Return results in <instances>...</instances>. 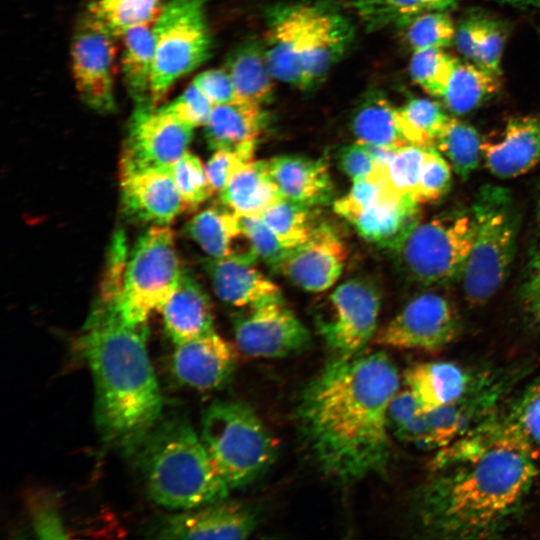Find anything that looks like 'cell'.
I'll use <instances>...</instances> for the list:
<instances>
[{
	"instance_id": "cell-1",
	"label": "cell",
	"mask_w": 540,
	"mask_h": 540,
	"mask_svg": "<svg viewBox=\"0 0 540 540\" xmlns=\"http://www.w3.org/2000/svg\"><path fill=\"white\" fill-rule=\"evenodd\" d=\"M399 384L395 365L382 351L332 358L308 383L297 418L304 442L327 477L350 485L386 470L388 409Z\"/></svg>"
},
{
	"instance_id": "cell-2",
	"label": "cell",
	"mask_w": 540,
	"mask_h": 540,
	"mask_svg": "<svg viewBox=\"0 0 540 540\" xmlns=\"http://www.w3.org/2000/svg\"><path fill=\"white\" fill-rule=\"evenodd\" d=\"M417 497V515L432 537L498 536L520 514L538 476L535 460L492 447L432 469Z\"/></svg>"
},
{
	"instance_id": "cell-3",
	"label": "cell",
	"mask_w": 540,
	"mask_h": 540,
	"mask_svg": "<svg viewBox=\"0 0 540 540\" xmlns=\"http://www.w3.org/2000/svg\"><path fill=\"white\" fill-rule=\"evenodd\" d=\"M146 335L145 324H129L114 305L98 301L80 338L95 385L97 429L106 444L128 454L162 413Z\"/></svg>"
},
{
	"instance_id": "cell-4",
	"label": "cell",
	"mask_w": 540,
	"mask_h": 540,
	"mask_svg": "<svg viewBox=\"0 0 540 540\" xmlns=\"http://www.w3.org/2000/svg\"><path fill=\"white\" fill-rule=\"evenodd\" d=\"M133 454L150 497L161 506L187 510L228 496L230 488L182 417L160 418Z\"/></svg>"
},
{
	"instance_id": "cell-5",
	"label": "cell",
	"mask_w": 540,
	"mask_h": 540,
	"mask_svg": "<svg viewBox=\"0 0 540 540\" xmlns=\"http://www.w3.org/2000/svg\"><path fill=\"white\" fill-rule=\"evenodd\" d=\"M201 440L230 489L263 475L276 457V444L254 410L240 401H214L203 412Z\"/></svg>"
},
{
	"instance_id": "cell-6",
	"label": "cell",
	"mask_w": 540,
	"mask_h": 540,
	"mask_svg": "<svg viewBox=\"0 0 540 540\" xmlns=\"http://www.w3.org/2000/svg\"><path fill=\"white\" fill-rule=\"evenodd\" d=\"M471 213L475 234L461 278L467 301L480 305L499 290L509 274L519 218L509 190L493 184L479 189Z\"/></svg>"
},
{
	"instance_id": "cell-7",
	"label": "cell",
	"mask_w": 540,
	"mask_h": 540,
	"mask_svg": "<svg viewBox=\"0 0 540 540\" xmlns=\"http://www.w3.org/2000/svg\"><path fill=\"white\" fill-rule=\"evenodd\" d=\"M205 0H170L153 23L155 53L149 105L155 107L184 75L209 56Z\"/></svg>"
},
{
	"instance_id": "cell-8",
	"label": "cell",
	"mask_w": 540,
	"mask_h": 540,
	"mask_svg": "<svg viewBox=\"0 0 540 540\" xmlns=\"http://www.w3.org/2000/svg\"><path fill=\"white\" fill-rule=\"evenodd\" d=\"M182 275L173 231L166 225L152 226L127 259L115 305L122 319L133 325L145 324L171 297Z\"/></svg>"
},
{
	"instance_id": "cell-9",
	"label": "cell",
	"mask_w": 540,
	"mask_h": 540,
	"mask_svg": "<svg viewBox=\"0 0 540 540\" xmlns=\"http://www.w3.org/2000/svg\"><path fill=\"white\" fill-rule=\"evenodd\" d=\"M474 234L471 211L453 210L420 221L393 252L417 282L447 283L461 277Z\"/></svg>"
},
{
	"instance_id": "cell-10",
	"label": "cell",
	"mask_w": 540,
	"mask_h": 540,
	"mask_svg": "<svg viewBox=\"0 0 540 540\" xmlns=\"http://www.w3.org/2000/svg\"><path fill=\"white\" fill-rule=\"evenodd\" d=\"M501 447L540 457V379L504 402L460 439L438 450L434 461L442 464L479 450Z\"/></svg>"
},
{
	"instance_id": "cell-11",
	"label": "cell",
	"mask_w": 540,
	"mask_h": 540,
	"mask_svg": "<svg viewBox=\"0 0 540 540\" xmlns=\"http://www.w3.org/2000/svg\"><path fill=\"white\" fill-rule=\"evenodd\" d=\"M380 306L376 286L362 278L342 283L329 295L316 326L333 358L350 359L363 353L375 333Z\"/></svg>"
},
{
	"instance_id": "cell-12",
	"label": "cell",
	"mask_w": 540,
	"mask_h": 540,
	"mask_svg": "<svg viewBox=\"0 0 540 540\" xmlns=\"http://www.w3.org/2000/svg\"><path fill=\"white\" fill-rule=\"evenodd\" d=\"M116 36L89 11L80 19L71 45V68L80 99L99 113L115 108Z\"/></svg>"
},
{
	"instance_id": "cell-13",
	"label": "cell",
	"mask_w": 540,
	"mask_h": 540,
	"mask_svg": "<svg viewBox=\"0 0 540 540\" xmlns=\"http://www.w3.org/2000/svg\"><path fill=\"white\" fill-rule=\"evenodd\" d=\"M461 330L459 315L444 296L428 292L411 299L378 333L381 346L439 352Z\"/></svg>"
},
{
	"instance_id": "cell-14",
	"label": "cell",
	"mask_w": 540,
	"mask_h": 540,
	"mask_svg": "<svg viewBox=\"0 0 540 540\" xmlns=\"http://www.w3.org/2000/svg\"><path fill=\"white\" fill-rule=\"evenodd\" d=\"M194 127L148 103L137 105L120 158V173L170 168L188 149Z\"/></svg>"
},
{
	"instance_id": "cell-15",
	"label": "cell",
	"mask_w": 540,
	"mask_h": 540,
	"mask_svg": "<svg viewBox=\"0 0 540 540\" xmlns=\"http://www.w3.org/2000/svg\"><path fill=\"white\" fill-rule=\"evenodd\" d=\"M519 375V371L478 372L463 395L424 413L433 450L447 447L492 414L504 402Z\"/></svg>"
},
{
	"instance_id": "cell-16",
	"label": "cell",
	"mask_w": 540,
	"mask_h": 540,
	"mask_svg": "<svg viewBox=\"0 0 540 540\" xmlns=\"http://www.w3.org/2000/svg\"><path fill=\"white\" fill-rule=\"evenodd\" d=\"M237 348L246 356L279 358L309 346L305 325L281 298L248 307L233 318Z\"/></svg>"
},
{
	"instance_id": "cell-17",
	"label": "cell",
	"mask_w": 540,
	"mask_h": 540,
	"mask_svg": "<svg viewBox=\"0 0 540 540\" xmlns=\"http://www.w3.org/2000/svg\"><path fill=\"white\" fill-rule=\"evenodd\" d=\"M347 255L336 230L319 224L306 242L290 249L273 268L305 291L322 292L339 279Z\"/></svg>"
},
{
	"instance_id": "cell-18",
	"label": "cell",
	"mask_w": 540,
	"mask_h": 540,
	"mask_svg": "<svg viewBox=\"0 0 540 540\" xmlns=\"http://www.w3.org/2000/svg\"><path fill=\"white\" fill-rule=\"evenodd\" d=\"M256 526L252 508L223 499L169 515L155 532L161 539H245Z\"/></svg>"
},
{
	"instance_id": "cell-19",
	"label": "cell",
	"mask_w": 540,
	"mask_h": 540,
	"mask_svg": "<svg viewBox=\"0 0 540 540\" xmlns=\"http://www.w3.org/2000/svg\"><path fill=\"white\" fill-rule=\"evenodd\" d=\"M315 4L295 3L273 8L267 21L264 51L275 80L300 88L301 57Z\"/></svg>"
},
{
	"instance_id": "cell-20",
	"label": "cell",
	"mask_w": 540,
	"mask_h": 540,
	"mask_svg": "<svg viewBox=\"0 0 540 540\" xmlns=\"http://www.w3.org/2000/svg\"><path fill=\"white\" fill-rule=\"evenodd\" d=\"M175 345L171 367L181 384L209 391L223 387L231 379L236 353L215 331Z\"/></svg>"
},
{
	"instance_id": "cell-21",
	"label": "cell",
	"mask_w": 540,
	"mask_h": 540,
	"mask_svg": "<svg viewBox=\"0 0 540 540\" xmlns=\"http://www.w3.org/2000/svg\"><path fill=\"white\" fill-rule=\"evenodd\" d=\"M126 212L143 222L167 225L186 211L170 168H148L120 173Z\"/></svg>"
},
{
	"instance_id": "cell-22",
	"label": "cell",
	"mask_w": 540,
	"mask_h": 540,
	"mask_svg": "<svg viewBox=\"0 0 540 540\" xmlns=\"http://www.w3.org/2000/svg\"><path fill=\"white\" fill-rule=\"evenodd\" d=\"M482 156L499 178L528 172L540 163V113L511 117L497 138L483 142Z\"/></svg>"
},
{
	"instance_id": "cell-23",
	"label": "cell",
	"mask_w": 540,
	"mask_h": 540,
	"mask_svg": "<svg viewBox=\"0 0 540 540\" xmlns=\"http://www.w3.org/2000/svg\"><path fill=\"white\" fill-rule=\"evenodd\" d=\"M352 39V26L343 14L315 4L301 57V85L318 83L343 56Z\"/></svg>"
},
{
	"instance_id": "cell-24",
	"label": "cell",
	"mask_w": 540,
	"mask_h": 540,
	"mask_svg": "<svg viewBox=\"0 0 540 540\" xmlns=\"http://www.w3.org/2000/svg\"><path fill=\"white\" fill-rule=\"evenodd\" d=\"M256 259L246 256L212 258L206 269L217 296L238 307H251L281 298V289L255 267Z\"/></svg>"
},
{
	"instance_id": "cell-25",
	"label": "cell",
	"mask_w": 540,
	"mask_h": 540,
	"mask_svg": "<svg viewBox=\"0 0 540 540\" xmlns=\"http://www.w3.org/2000/svg\"><path fill=\"white\" fill-rule=\"evenodd\" d=\"M266 163L284 199L312 208L331 200L333 183L324 160L284 155L271 158Z\"/></svg>"
},
{
	"instance_id": "cell-26",
	"label": "cell",
	"mask_w": 540,
	"mask_h": 540,
	"mask_svg": "<svg viewBox=\"0 0 540 540\" xmlns=\"http://www.w3.org/2000/svg\"><path fill=\"white\" fill-rule=\"evenodd\" d=\"M265 119L262 106L251 102L234 100L214 106L205 124L207 142L214 150L229 149L254 158Z\"/></svg>"
},
{
	"instance_id": "cell-27",
	"label": "cell",
	"mask_w": 540,
	"mask_h": 540,
	"mask_svg": "<svg viewBox=\"0 0 540 540\" xmlns=\"http://www.w3.org/2000/svg\"><path fill=\"white\" fill-rule=\"evenodd\" d=\"M419 206L412 196L392 192L361 211L350 223L366 241L395 251L420 222Z\"/></svg>"
},
{
	"instance_id": "cell-28",
	"label": "cell",
	"mask_w": 540,
	"mask_h": 540,
	"mask_svg": "<svg viewBox=\"0 0 540 540\" xmlns=\"http://www.w3.org/2000/svg\"><path fill=\"white\" fill-rule=\"evenodd\" d=\"M477 373L453 362L430 361L407 369L404 382L420 411L428 413L463 395L474 382Z\"/></svg>"
},
{
	"instance_id": "cell-29",
	"label": "cell",
	"mask_w": 540,
	"mask_h": 540,
	"mask_svg": "<svg viewBox=\"0 0 540 540\" xmlns=\"http://www.w3.org/2000/svg\"><path fill=\"white\" fill-rule=\"evenodd\" d=\"M164 328L175 343H182L213 329L210 299L200 284L184 274L174 293L160 309Z\"/></svg>"
},
{
	"instance_id": "cell-30",
	"label": "cell",
	"mask_w": 540,
	"mask_h": 540,
	"mask_svg": "<svg viewBox=\"0 0 540 540\" xmlns=\"http://www.w3.org/2000/svg\"><path fill=\"white\" fill-rule=\"evenodd\" d=\"M187 229L212 258L246 256L258 260L242 229L240 216L226 206L202 210L191 219Z\"/></svg>"
},
{
	"instance_id": "cell-31",
	"label": "cell",
	"mask_w": 540,
	"mask_h": 540,
	"mask_svg": "<svg viewBox=\"0 0 540 540\" xmlns=\"http://www.w3.org/2000/svg\"><path fill=\"white\" fill-rule=\"evenodd\" d=\"M223 206L239 216H260L283 199L266 161L252 160L241 165L220 192Z\"/></svg>"
},
{
	"instance_id": "cell-32",
	"label": "cell",
	"mask_w": 540,
	"mask_h": 540,
	"mask_svg": "<svg viewBox=\"0 0 540 540\" xmlns=\"http://www.w3.org/2000/svg\"><path fill=\"white\" fill-rule=\"evenodd\" d=\"M226 70L232 79L236 100L261 106L270 100L274 78L264 46L254 41L240 45L230 56Z\"/></svg>"
},
{
	"instance_id": "cell-33",
	"label": "cell",
	"mask_w": 540,
	"mask_h": 540,
	"mask_svg": "<svg viewBox=\"0 0 540 540\" xmlns=\"http://www.w3.org/2000/svg\"><path fill=\"white\" fill-rule=\"evenodd\" d=\"M121 37V72L125 86L138 105L149 104L155 53L153 23L131 28Z\"/></svg>"
},
{
	"instance_id": "cell-34",
	"label": "cell",
	"mask_w": 540,
	"mask_h": 540,
	"mask_svg": "<svg viewBox=\"0 0 540 540\" xmlns=\"http://www.w3.org/2000/svg\"><path fill=\"white\" fill-rule=\"evenodd\" d=\"M352 130L357 142L397 149L408 145L398 118V108L379 94L369 96L354 115Z\"/></svg>"
},
{
	"instance_id": "cell-35",
	"label": "cell",
	"mask_w": 540,
	"mask_h": 540,
	"mask_svg": "<svg viewBox=\"0 0 540 540\" xmlns=\"http://www.w3.org/2000/svg\"><path fill=\"white\" fill-rule=\"evenodd\" d=\"M500 75L477 64L457 61L442 95L446 108L462 115L473 111L500 88Z\"/></svg>"
},
{
	"instance_id": "cell-36",
	"label": "cell",
	"mask_w": 540,
	"mask_h": 540,
	"mask_svg": "<svg viewBox=\"0 0 540 540\" xmlns=\"http://www.w3.org/2000/svg\"><path fill=\"white\" fill-rule=\"evenodd\" d=\"M482 144L473 126L450 117L432 146L445 157L460 178L466 179L479 165Z\"/></svg>"
},
{
	"instance_id": "cell-37",
	"label": "cell",
	"mask_w": 540,
	"mask_h": 540,
	"mask_svg": "<svg viewBox=\"0 0 540 540\" xmlns=\"http://www.w3.org/2000/svg\"><path fill=\"white\" fill-rule=\"evenodd\" d=\"M368 28L395 24L403 27L413 17L431 10H443L455 0H351Z\"/></svg>"
},
{
	"instance_id": "cell-38",
	"label": "cell",
	"mask_w": 540,
	"mask_h": 540,
	"mask_svg": "<svg viewBox=\"0 0 540 540\" xmlns=\"http://www.w3.org/2000/svg\"><path fill=\"white\" fill-rule=\"evenodd\" d=\"M161 2L162 0H94L88 11L117 37L131 28L154 23L163 7Z\"/></svg>"
},
{
	"instance_id": "cell-39",
	"label": "cell",
	"mask_w": 540,
	"mask_h": 540,
	"mask_svg": "<svg viewBox=\"0 0 540 540\" xmlns=\"http://www.w3.org/2000/svg\"><path fill=\"white\" fill-rule=\"evenodd\" d=\"M260 217L289 249L306 242L319 224L312 207L281 199L266 209Z\"/></svg>"
},
{
	"instance_id": "cell-40",
	"label": "cell",
	"mask_w": 540,
	"mask_h": 540,
	"mask_svg": "<svg viewBox=\"0 0 540 540\" xmlns=\"http://www.w3.org/2000/svg\"><path fill=\"white\" fill-rule=\"evenodd\" d=\"M398 118L409 144L429 147L450 117L439 103L425 98H413L398 108Z\"/></svg>"
},
{
	"instance_id": "cell-41",
	"label": "cell",
	"mask_w": 540,
	"mask_h": 540,
	"mask_svg": "<svg viewBox=\"0 0 540 540\" xmlns=\"http://www.w3.org/2000/svg\"><path fill=\"white\" fill-rule=\"evenodd\" d=\"M388 426L390 432L402 442L433 450L424 413L407 388L398 391L392 399L388 409Z\"/></svg>"
},
{
	"instance_id": "cell-42",
	"label": "cell",
	"mask_w": 540,
	"mask_h": 540,
	"mask_svg": "<svg viewBox=\"0 0 540 540\" xmlns=\"http://www.w3.org/2000/svg\"><path fill=\"white\" fill-rule=\"evenodd\" d=\"M457 61L440 48L416 50L411 57L409 72L424 91L441 98Z\"/></svg>"
},
{
	"instance_id": "cell-43",
	"label": "cell",
	"mask_w": 540,
	"mask_h": 540,
	"mask_svg": "<svg viewBox=\"0 0 540 540\" xmlns=\"http://www.w3.org/2000/svg\"><path fill=\"white\" fill-rule=\"evenodd\" d=\"M403 27L406 40L414 51L447 47L452 43L456 32L451 17L442 10L423 12Z\"/></svg>"
},
{
	"instance_id": "cell-44",
	"label": "cell",
	"mask_w": 540,
	"mask_h": 540,
	"mask_svg": "<svg viewBox=\"0 0 540 540\" xmlns=\"http://www.w3.org/2000/svg\"><path fill=\"white\" fill-rule=\"evenodd\" d=\"M170 172L186 210L196 209L215 192L202 161L188 151L170 167Z\"/></svg>"
},
{
	"instance_id": "cell-45",
	"label": "cell",
	"mask_w": 540,
	"mask_h": 540,
	"mask_svg": "<svg viewBox=\"0 0 540 540\" xmlns=\"http://www.w3.org/2000/svg\"><path fill=\"white\" fill-rule=\"evenodd\" d=\"M426 150L427 147L414 144L396 149L384 171L385 180L395 193L414 198Z\"/></svg>"
},
{
	"instance_id": "cell-46",
	"label": "cell",
	"mask_w": 540,
	"mask_h": 540,
	"mask_svg": "<svg viewBox=\"0 0 540 540\" xmlns=\"http://www.w3.org/2000/svg\"><path fill=\"white\" fill-rule=\"evenodd\" d=\"M452 167L433 146L427 147L414 198L419 204L436 202L445 196L452 185Z\"/></svg>"
},
{
	"instance_id": "cell-47",
	"label": "cell",
	"mask_w": 540,
	"mask_h": 540,
	"mask_svg": "<svg viewBox=\"0 0 540 540\" xmlns=\"http://www.w3.org/2000/svg\"><path fill=\"white\" fill-rule=\"evenodd\" d=\"M394 192L387 184L384 172L353 181L349 192L334 202V211L351 221L361 211ZM395 193V192H394Z\"/></svg>"
},
{
	"instance_id": "cell-48",
	"label": "cell",
	"mask_w": 540,
	"mask_h": 540,
	"mask_svg": "<svg viewBox=\"0 0 540 540\" xmlns=\"http://www.w3.org/2000/svg\"><path fill=\"white\" fill-rule=\"evenodd\" d=\"M240 220L258 260L274 267L289 252L290 249L283 245L260 216H240Z\"/></svg>"
},
{
	"instance_id": "cell-49",
	"label": "cell",
	"mask_w": 540,
	"mask_h": 540,
	"mask_svg": "<svg viewBox=\"0 0 540 540\" xmlns=\"http://www.w3.org/2000/svg\"><path fill=\"white\" fill-rule=\"evenodd\" d=\"M213 107L210 100L192 83L176 99L160 108L195 128L205 126Z\"/></svg>"
},
{
	"instance_id": "cell-50",
	"label": "cell",
	"mask_w": 540,
	"mask_h": 540,
	"mask_svg": "<svg viewBox=\"0 0 540 540\" xmlns=\"http://www.w3.org/2000/svg\"><path fill=\"white\" fill-rule=\"evenodd\" d=\"M505 39L506 33L502 24L485 17L477 43L475 64L500 75Z\"/></svg>"
},
{
	"instance_id": "cell-51",
	"label": "cell",
	"mask_w": 540,
	"mask_h": 540,
	"mask_svg": "<svg viewBox=\"0 0 540 540\" xmlns=\"http://www.w3.org/2000/svg\"><path fill=\"white\" fill-rule=\"evenodd\" d=\"M32 526L38 538H67L64 524L53 500L38 497L31 503Z\"/></svg>"
},
{
	"instance_id": "cell-52",
	"label": "cell",
	"mask_w": 540,
	"mask_h": 540,
	"mask_svg": "<svg viewBox=\"0 0 540 540\" xmlns=\"http://www.w3.org/2000/svg\"><path fill=\"white\" fill-rule=\"evenodd\" d=\"M255 160L236 151L217 149L205 165L209 181L216 192H221L233 173L243 164Z\"/></svg>"
},
{
	"instance_id": "cell-53",
	"label": "cell",
	"mask_w": 540,
	"mask_h": 540,
	"mask_svg": "<svg viewBox=\"0 0 540 540\" xmlns=\"http://www.w3.org/2000/svg\"><path fill=\"white\" fill-rule=\"evenodd\" d=\"M214 105L236 100L232 79L227 70L211 69L197 75L192 82Z\"/></svg>"
},
{
	"instance_id": "cell-54",
	"label": "cell",
	"mask_w": 540,
	"mask_h": 540,
	"mask_svg": "<svg viewBox=\"0 0 540 540\" xmlns=\"http://www.w3.org/2000/svg\"><path fill=\"white\" fill-rule=\"evenodd\" d=\"M339 165L352 181L381 172L378 170L368 146L357 141L341 151Z\"/></svg>"
},
{
	"instance_id": "cell-55",
	"label": "cell",
	"mask_w": 540,
	"mask_h": 540,
	"mask_svg": "<svg viewBox=\"0 0 540 540\" xmlns=\"http://www.w3.org/2000/svg\"><path fill=\"white\" fill-rule=\"evenodd\" d=\"M522 304L528 318L540 326V247L533 256L522 289Z\"/></svg>"
},
{
	"instance_id": "cell-56",
	"label": "cell",
	"mask_w": 540,
	"mask_h": 540,
	"mask_svg": "<svg viewBox=\"0 0 540 540\" xmlns=\"http://www.w3.org/2000/svg\"><path fill=\"white\" fill-rule=\"evenodd\" d=\"M483 16L473 14L458 25L455 32V43L458 50L469 60L476 61V48L484 21Z\"/></svg>"
},
{
	"instance_id": "cell-57",
	"label": "cell",
	"mask_w": 540,
	"mask_h": 540,
	"mask_svg": "<svg viewBox=\"0 0 540 540\" xmlns=\"http://www.w3.org/2000/svg\"><path fill=\"white\" fill-rule=\"evenodd\" d=\"M500 4L509 5L519 9H538L540 0H491Z\"/></svg>"
},
{
	"instance_id": "cell-58",
	"label": "cell",
	"mask_w": 540,
	"mask_h": 540,
	"mask_svg": "<svg viewBox=\"0 0 540 540\" xmlns=\"http://www.w3.org/2000/svg\"><path fill=\"white\" fill-rule=\"evenodd\" d=\"M538 218H539V222H540V198H539V202H538Z\"/></svg>"
}]
</instances>
